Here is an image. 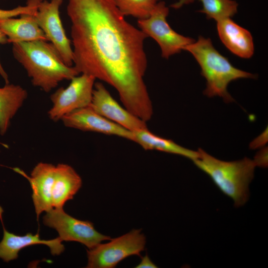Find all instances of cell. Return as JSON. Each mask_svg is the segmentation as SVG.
Segmentation results:
<instances>
[{"label": "cell", "mask_w": 268, "mask_h": 268, "mask_svg": "<svg viewBox=\"0 0 268 268\" xmlns=\"http://www.w3.org/2000/svg\"><path fill=\"white\" fill-rule=\"evenodd\" d=\"M73 66L106 82L124 107L144 121L153 106L144 76L147 36L125 18L112 0H68Z\"/></svg>", "instance_id": "1"}, {"label": "cell", "mask_w": 268, "mask_h": 268, "mask_svg": "<svg viewBox=\"0 0 268 268\" xmlns=\"http://www.w3.org/2000/svg\"><path fill=\"white\" fill-rule=\"evenodd\" d=\"M12 51L33 85L46 92L56 88L60 82L79 74L73 66L65 64L57 50L48 41L13 43Z\"/></svg>", "instance_id": "2"}, {"label": "cell", "mask_w": 268, "mask_h": 268, "mask_svg": "<svg viewBox=\"0 0 268 268\" xmlns=\"http://www.w3.org/2000/svg\"><path fill=\"white\" fill-rule=\"evenodd\" d=\"M198 151V157L193 160L196 166L233 200L235 207L243 206L249 199V185L257 167L254 160L245 157L237 161H224L202 149L199 148Z\"/></svg>", "instance_id": "3"}, {"label": "cell", "mask_w": 268, "mask_h": 268, "mask_svg": "<svg viewBox=\"0 0 268 268\" xmlns=\"http://www.w3.org/2000/svg\"><path fill=\"white\" fill-rule=\"evenodd\" d=\"M201 68L206 80L203 94L208 97L218 96L226 103L234 101L227 91L228 84L240 78H256L257 75L234 67L228 60L213 47L209 38L200 36L197 41L187 46Z\"/></svg>", "instance_id": "4"}, {"label": "cell", "mask_w": 268, "mask_h": 268, "mask_svg": "<svg viewBox=\"0 0 268 268\" xmlns=\"http://www.w3.org/2000/svg\"><path fill=\"white\" fill-rule=\"evenodd\" d=\"M106 243L87 250L88 268H113L124 259L139 255L145 248L146 238L139 229H134Z\"/></svg>", "instance_id": "5"}, {"label": "cell", "mask_w": 268, "mask_h": 268, "mask_svg": "<svg viewBox=\"0 0 268 268\" xmlns=\"http://www.w3.org/2000/svg\"><path fill=\"white\" fill-rule=\"evenodd\" d=\"M169 12L165 2L160 0L148 18L137 20L138 28L147 37H151L157 43L161 56L165 59L180 53L195 41L177 33L170 27L167 21Z\"/></svg>", "instance_id": "6"}, {"label": "cell", "mask_w": 268, "mask_h": 268, "mask_svg": "<svg viewBox=\"0 0 268 268\" xmlns=\"http://www.w3.org/2000/svg\"><path fill=\"white\" fill-rule=\"evenodd\" d=\"M43 221L45 225L55 229L63 241L77 242L89 249L111 239L98 232L92 222L73 217L63 208H53L47 211Z\"/></svg>", "instance_id": "7"}, {"label": "cell", "mask_w": 268, "mask_h": 268, "mask_svg": "<svg viewBox=\"0 0 268 268\" xmlns=\"http://www.w3.org/2000/svg\"><path fill=\"white\" fill-rule=\"evenodd\" d=\"M95 80L92 76L81 74L70 79L67 87L58 88L50 96L52 106L48 112L49 118L57 122L65 115L90 105Z\"/></svg>", "instance_id": "8"}, {"label": "cell", "mask_w": 268, "mask_h": 268, "mask_svg": "<svg viewBox=\"0 0 268 268\" xmlns=\"http://www.w3.org/2000/svg\"><path fill=\"white\" fill-rule=\"evenodd\" d=\"M63 0H42L35 14L36 22L60 53L65 64L73 65L71 40L67 37L60 16V7Z\"/></svg>", "instance_id": "9"}, {"label": "cell", "mask_w": 268, "mask_h": 268, "mask_svg": "<svg viewBox=\"0 0 268 268\" xmlns=\"http://www.w3.org/2000/svg\"><path fill=\"white\" fill-rule=\"evenodd\" d=\"M90 107L108 120L132 131L147 129L146 122L122 107L101 82H96Z\"/></svg>", "instance_id": "10"}, {"label": "cell", "mask_w": 268, "mask_h": 268, "mask_svg": "<svg viewBox=\"0 0 268 268\" xmlns=\"http://www.w3.org/2000/svg\"><path fill=\"white\" fill-rule=\"evenodd\" d=\"M64 125L82 131L116 135L134 141V133L108 120L95 111L90 105L76 110L64 116Z\"/></svg>", "instance_id": "11"}, {"label": "cell", "mask_w": 268, "mask_h": 268, "mask_svg": "<svg viewBox=\"0 0 268 268\" xmlns=\"http://www.w3.org/2000/svg\"><path fill=\"white\" fill-rule=\"evenodd\" d=\"M12 169L29 181L32 190V198L37 219L42 212L53 208L52 194L55 165L40 162L34 167L30 176L18 167Z\"/></svg>", "instance_id": "12"}, {"label": "cell", "mask_w": 268, "mask_h": 268, "mask_svg": "<svg viewBox=\"0 0 268 268\" xmlns=\"http://www.w3.org/2000/svg\"><path fill=\"white\" fill-rule=\"evenodd\" d=\"M3 210L0 206V220L3 228V237L0 242V259L9 262L18 258L19 252L23 248L35 244L47 245L53 255L61 254L65 250L63 240L59 237L51 240H42L38 234L31 233L19 236L8 232L4 227L2 220Z\"/></svg>", "instance_id": "13"}, {"label": "cell", "mask_w": 268, "mask_h": 268, "mask_svg": "<svg viewBox=\"0 0 268 268\" xmlns=\"http://www.w3.org/2000/svg\"><path fill=\"white\" fill-rule=\"evenodd\" d=\"M217 30L221 42L233 54L244 59L253 56V40L248 30L236 24L231 18L217 21Z\"/></svg>", "instance_id": "14"}, {"label": "cell", "mask_w": 268, "mask_h": 268, "mask_svg": "<svg viewBox=\"0 0 268 268\" xmlns=\"http://www.w3.org/2000/svg\"><path fill=\"white\" fill-rule=\"evenodd\" d=\"M35 14H25L18 18L0 19V30L6 36L7 43H16L48 39L38 26Z\"/></svg>", "instance_id": "15"}, {"label": "cell", "mask_w": 268, "mask_h": 268, "mask_svg": "<svg viewBox=\"0 0 268 268\" xmlns=\"http://www.w3.org/2000/svg\"><path fill=\"white\" fill-rule=\"evenodd\" d=\"M81 186V177L71 166L63 163L55 166L52 194L53 208H63Z\"/></svg>", "instance_id": "16"}, {"label": "cell", "mask_w": 268, "mask_h": 268, "mask_svg": "<svg viewBox=\"0 0 268 268\" xmlns=\"http://www.w3.org/2000/svg\"><path fill=\"white\" fill-rule=\"evenodd\" d=\"M25 89L19 85L5 83L0 87V134L8 131L11 120L27 98Z\"/></svg>", "instance_id": "17"}, {"label": "cell", "mask_w": 268, "mask_h": 268, "mask_svg": "<svg viewBox=\"0 0 268 268\" xmlns=\"http://www.w3.org/2000/svg\"><path fill=\"white\" fill-rule=\"evenodd\" d=\"M134 142L145 150H156L167 153L181 155L192 160L199 155L197 151L185 148L171 139L156 135L148 129L133 132Z\"/></svg>", "instance_id": "18"}, {"label": "cell", "mask_w": 268, "mask_h": 268, "mask_svg": "<svg viewBox=\"0 0 268 268\" xmlns=\"http://www.w3.org/2000/svg\"><path fill=\"white\" fill-rule=\"evenodd\" d=\"M196 0L200 1L202 5V8L199 11L205 14L207 18L216 21L231 18L237 12L238 4L233 0H179L171 6L179 8Z\"/></svg>", "instance_id": "19"}, {"label": "cell", "mask_w": 268, "mask_h": 268, "mask_svg": "<svg viewBox=\"0 0 268 268\" xmlns=\"http://www.w3.org/2000/svg\"><path fill=\"white\" fill-rule=\"evenodd\" d=\"M112 0L124 16H132L137 20L148 18L158 2L157 0Z\"/></svg>", "instance_id": "20"}, {"label": "cell", "mask_w": 268, "mask_h": 268, "mask_svg": "<svg viewBox=\"0 0 268 268\" xmlns=\"http://www.w3.org/2000/svg\"><path fill=\"white\" fill-rule=\"evenodd\" d=\"M43 0H27L26 5L18 6L11 9H0V19L14 17L25 14H35Z\"/></svg>", "instance_id": "21"}, {"label": "cell", "mask_w": 268, "mask_h": 268, "mask_svg": "<svg viewBox=\"0 0 268 268\" xmlns=\"http://www.w3.org/2000/svg\"><path fill=\"white\" fill-rule=\"evenodd\" d=\"M256 166L266 167L268 166V150L265 148L257 153L253 160Z\"/></svg>", "instance_id": "22"}, {"label": "cell", "mask_w": 268, "mask_h": 268, "mask_svg": "<svg viewBox=\"0 0 268 268\" xmlns=\"http://www.w3.org/2000/svg\"><path fill=\"white\" fill-rule=\"evenodd\" d=\"M7 43V39L6 36L3 34V33L0 30V44H4ZM0 75L3 79L5 83H9L8 76L3 68L0 61Z\"/></svg>", "instance_id": "23"}, {"label": "cell", "mask_w": 268, "mask_h": 268, "mask_svg": "<svg viewBox=\"0 0 268 268\" xmlns=\"http://www.w3.org/2000/svg\"><path fill=\"white\" fill-rule=\"evenodd\" d=\"M135 268H157L153 262L150 260L147 255L142 258L139 264Z\"/></svg>", "instance_id": "24"}, {"label": "cell", "mask_w": 268, "mask_h": 268, "mask_svg": "<svg viewBox=\"0 0 268 268\" xmlns=\"http://www.w3.org/2000/svg\"><path fill=\"white\" fill-rule=\"evenodd\" d=\"M267 131H265L264 133L255 139L250 144L251 148H256L259 147L265 144L267 141Z\"/></svg>", "instance_id": "25"}, {"label": "cell", "mask_w": 268, "mask_h": 268, "mask_svg": "<svg viewBox=\"0 0 268 268\" xmlns=\"http://www.w3.org/2000/svg\"><path fill=\"white\" fill-rule=\"evenodd\" d=\"M0 145H1L2 146L5 147V148H8V146L7 144H5V143H3L1 142H0Z\"/></svg>", "instance_id": "26"}, {"label": "cell", "mask_w": 268, "mask_h": 268, "mask_svg": "<svg viewBox=\"0 0 268 268\" xmlns=\"http://www.w3.org/2000/svg\"><path fill=\"white\" fill-rule=\"evenodd\" d=\"M157 0L158 1H160V0Z\"/></svg>", "instance_id": "27"}]
</instances>
